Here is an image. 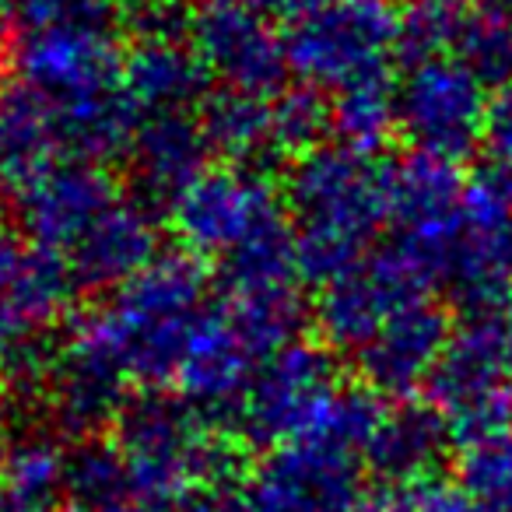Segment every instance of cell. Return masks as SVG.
Returning <instances> with one entry per match:
<instances>
[{
    "label": "cell",
    "mask_w": 512,
    "mask_h": 512,
    "mask_svg": "<svg viewBox=\"0 0 512 512\" xmlns=\"http://www.w3.org/2000/svg\"><path fill=\"white\" fill-rule=\"evenodd\" d=\"M344 393L334 351L295 337L260 362L232 425L267 449L316 439L334 421Z\"/></svg>",
    "instance_id": "cell-8"
},
{
    "label": "cell",
    "mask_w": 512,
    "mask_h": 512,
    "mask_svg": "<svg viewBox=\"0 0 512 512\" xmlns=\"http://www.w3.org/2000/svg\"><path fill=\"white\" fill-rule=\"evenodd\" d=\"M495 320H498V327H502V337H505V344H509V355H512V288L505 292L502 306L495 309Z\"/></svg>",
    "instance_id": "cell-28"
},
{
    "label": "cell",
    "mask_w": 512,
    "mask_h": 512,
    "mask_svg": "<svg viewBox=\"0 0 512 512\" xmlns=\"http://www.w3.org/2000/svg\"><path fill=\"white\" fill-rule=\"evenodd\" d=\"M481 0H404L400 4V50L407 60L456 57Z\"/></svg>",
    "instance_id": "cell-20"
},
{
    "label": "cell",
    "mask_w": 512,
    "mask_h": 512,
    "mask_svg": "<svg viewBox=\"0 0 512 512\" xmlns=\"http://www.w3.org/2000/svg\"><path fill=\"white\" fill-rule=\"evenodd\" d=\"M64 495L67 512H176V505L148 495L141 484L130 481L109 442L71 456Z\"/></svg>",
    "instance_id": "cell-19"
},
{
    "label": "cell",
    "mask_w": 512,
    "mask_h": 512,
    "mask_svg": "<svg viewBox=\"0 0 512 512\" xmlns=\"http://www.w3.org/2000/svg\"><path fill=\"white\" fill-rule=\"evenodd\" d=\"M207 299L193 256H155L144 271L92 306L50 362V404L64 425L116 421L130 390L172 386Z\"/></svg>",
    "instance_id": "cell-1"
},
{
    "label": "cell",
    "mask_w": 512,
    "mask_h": 512,
    "mask_svg": "<svg viewBox=\"0 0 512 512\" xmlns=\"http://www.w3.org/2000/svg\"><path fill=\"white\" fill-rule=\"evenodd\" d=\"M435 292L439 288L400 249H372L348 271L323 281L320 306H316L323 344L337 358L355 362L393 316L414 302L432 299Z\"/></svg>",
    "instance_id": "cell-12"
},
{
    "label": "cell",
    "mask_w": 512,
    "mask_h": 512,
    "mask_svg": "<svg viewBox=\"0 0 512 512\" xmlns=\"http://www.w3.org/2000/svg\"><path fill=\"white\" fill-rule=\"evenodd\" d=\"M498 4H502V8H505V11H509V15H512V0H498Z\"/></svg>",
    "instance_id": "cell-30"
},
{
    "label": "cell",
    "mask_w": 512,
    "mask_h": 512,
    "mask_svg": "<svg viewBox=\"0 0 512 512\" xmlns=\"http://www.w3.org/2000/svg\"><path fill=\"white\" fill-rule=\"evenodd\" d=\"M365 512H404V505H400V491H379L376 498H369Z\"/></svg>",
    "instance_id": "cell-27"
},
{
    "label": "cell",
    "mask_w": 512,
    "mask_h": 512,
    "mask_svg": "<svg viewBox=\"0 0 512 512\" xmlns=\"http://www.w3.org/2000/svg\"><path fill=\"white\" fill-rule=\"evenodd\" d=\"M453 446L446 421L428 400H390L365 453V470L383 491H414L435 481Z\"/></svg>",
    "instance_id": "cell-18"
},
{
    "label": "cell",
    "mask_w": 512,
    "mask_h": 512,
    "mask_svg": "<svg viewBox=\"0 0 512 512\" xmlns=\"http://www.w3.org/2000/svg\"><path fill=\"white\" fill-rule=\"evenodd\" d=\"M186 43L193 46L214 88L249 95L285 92V32L271 15L246 0H197L183 15Z\"/></svg>",
    "instance_id": "cell-13"
},
{
    "label": "cell",
    "mask_w": 512,
    "mask_h": 512,
    "mask_svg": "<svg viewBox=\"0 0 512 512\" xmlns=\"http://www.w3.org/2000/svg\"><path fill=\"white\" fill-rule=\"evenodd\" d=\"M197 512H200V509H197Z\"/></svg>",
    "instance_id": "cell-33"
},
{
    "label": "cell",
    "mask_w": 512,
    "mask_h": 512,
    "mask_svg": "<svg viewBox=\"0 0 512 512\" xmlns=\"http://www.w3.org/2000/svg\"><path fill=\"white\" fill-rule=\"evenodd\" d=\"M71 288L43 256L0 221V365L18 358L64 309Z\"/></svg>",
    "instance_id": "cell-17"
},
{
    "label": "cell",
    "mask_w": 512,
    "mask_h": 512,
    "mask_svg": "<svg viewBox=\"0 0 512 512\" xmlns=\"http://www.w3.org/2000/svg\"><path fill=\"white\" fill-rule=\"evenodd\" d=\"M449 337V316L432 295L393 316L351 365L362 376V386L383 393L386 400H414V393L428 390L432 383Z\"/></svg>",
    "instance_id": "cell-16"
},
{
    "label": "cell",
    "mask_w": 512,
    "mask_h": 512,
    "mask_svg": "<svg viewBox=\"0 0 512 512\" xmlns=\"http://www.w3.org/2000/svg\"><path fill=\"white\" fill-rule=\"evenodd\" d=\"M214 425L218 421L179 397H141L116 414L109 446L130 481L179 509L218 477L221 432Z\"/></svg>",
    "instance_id": "cell-7"
},
{
    "label": "cell",
    "mask_w": 512,
    "mask_h": 512,
    "mask_svg": "<svg viewBox=\"0 0 512 512\" xmlns=\"http://www.w3.org/2000/svg\"><path fill=\"white\" fill-rule=\"evenodd\" d=\"M484 151L491 155L495 169L512 172V85L491 95L488 127H484Z\"/></svg>",
    "instance_id": "cell-25"
},
{
    "label": "cell",
    "mask_w": 512,
    "mask_h": 512,
    "mask_svg": "<svg viewBox=\"0 0 512 512\" xmlns=\"http://www.w3.org/2000/svg\"><path fill=\"white\" fill-rule=\"evenodd\" d=\"M362 456L327 439L288 442L267 456L207 512H365Z\"/></svg>",
    "instance_id": "cell-9"
},
{
    "label": "cell",
    "mask_w": 512,
    "mask_h": 512,
    "mask_svg": "<svg viewBox=\"0 0 512 512\" xmlns=\"http://www.w3.org/2000/svg\"><path fill=\"white\" fill-rule=\"evenodd\" d=\"M456 57L488 88L512 85V15L498 0H481Z\"/></svg>",
    "instance_id": "cell-22"
},
{
    "label": "cell",
    "mask_w": 512,
    "mask_h": 512,
    "mask_svg": "<svg viewBox=\"0 0 512 512\" xmlns=\"http://www.w3.org/2000/svg\"><path fill=\"white\" fill-rule=\"evenodd\" d=\"M8 25H4V18H0V67L4 64H11V57H15V53H11V36H8Z\"/></svg>",
    "instance_id": "cell-29"
},
{
    "label": "cell",
    "mask_w": 512,
    "mask_h": 512,
    "mask_svg": "<svg viewBox=\"0 0 512 512\" xmlns=\"http://www.w3.org/2000/svg\"><path fill=\"white\" fill-rule=\"evenodd\" d=\"M123 60L127 50H120L109 25L29 32L18 39V85L36 95L71 158L102 162L127 151L130 102Z\"/></svg>",
    "instance_id": "cell-4"
},
{
    "label": "cell",
    "mask_w": 512,
    "mask_h": 512,
    "mask_svg": "<svg viewBox=\"0 0 512 512\" xmlns=\"http://www.w3.org/2000/svg\"><path fill=\"white\" fill-rule=\"evenodd\" d=\"M467 183L456 162L418 151L390 165V246L400 249L435 288L460 228Z\"/></svg>",
    "instance_id": "cell-14"
},
{
    "label": "cell",
    "mask_w": 512,
    "mask_h": 512,
    "mask_svg": "<svg viewBox=\"0 0 512 512\" xmlns=\"http://www.w3.org/2000/svg\"><path fill=\"white\" fill-rule=\"evenodd\" d=\"M186 256L211 264L221 295L302 299V260L285 190L246 165H207L169 200Z\"/></svg>",
    "instance_id": "cell-3"
},
{
    "label": "cell",
    "mask_w": 512,
    "mask_h": 512,
    "mask_svg": "<svg viewBox=\"0 0 512 512\" xmlns=\"http://www.w3.org/2000/svg\"><path fill=\"white\" fill-rule=\"evenodd\" d=\"M288 74L327 106L397 88L400 8L390 0H316L285 25Z\"/></svg>",
    "instance_id": "cell-6"
},
{
    "label": "cell",
    "mask_w": 512,
    "mask_h": 512,
    "mask_svg": "<svg viewBox=\"0 0 512 512\" xmlns=\"http://www.w3.org/2000/svg\"><path fill=\"white\" fill-rule=\"evenodd\" d=\"M246 4H253L256 11H264V15H271L274 22H278V18L292 22L295 15H302L306 8H313L316 0H246Z\"/></svg>",
    "instance_id": "cell-26"
},
{
    "label": "cell",
    "mask_w": 512,
    "mask_h": 512,
    "mask_svg": "<svg viewBox=\"0 0 512 512\" xmlns=\"http://www.w3.org/2000/svg\"><path fill=\"white\" fill-rule=\"evenodd\" d=\"M456 484L481 512H512V432L463 446Z\"/></svg>",
    "instance_id": "cell-23"
},
{
    "label": "cell",
    "mask_w": 512,
    "mask_h": 512,
    "mask_svg": "<svg viewBox=\"0 0 512 512\" xmlns=\"http://www.w3.org/2000/svg\"><path fill=\"white\" fill-rule=\"evenodd\" d=\"M0 432H4V414H0Z\"/></svg>",
    "instance_id": "cell-31"
},
{
    "label": "cell",
    "mask_w": 512,
    "mask_h": 512,
    "mask_svg": "<svg viewBox=\"0 0 512 512\" xmlns=\"http://www.w3.org/2000/svg\"><path fill=\"white\" fill-rule=\"evenodd\" d=\"M169 4H176V0H169Z\"/></svg>",
    "instance_id": "cell-32"
},
{
    "label": "cell",
    "mask_w": 512,
    "mask_h": 512,
    "mask_svg": "<svg viewBox=\"0 0 512 512\" xmlns=\"http://www.w3.org/2000/svg\"><path fill=\"white\" fill-rule=\"evenodd\" d=\"M491 92L460 57L407 60L397 78V130L418 155L467 158L484 144Z\"/></svg>",
    "instance_id": "cell-11"
},
{
    "label": "cell",
    "mask_w": 512,
    "mask_h": 512,
    "mask_svg": "<svg viewBox=\"0 0 512 512\" xmlns=\"http://www.w3.org/2000/svg\"><path fill=\"white\" fill-rule=\"evenodd\" d=\"M271 351L267 341L253 334L225 302H211L183 351V362L172 379L179 400L204 411L207 418L232 425L256 369Z\"/></svg>",
    "instance_id": "cell-15"
},
{
    "label": "cell",
    "mask_w": 512,
    "mask_h": 512,
    "mask_svg": "<svg viewBox=\"0 0 512 512\" xmlns=\"http://www.w3.org/2000/svg\"><path fill=\"white\" fill-rule=\"evenodd\" d=\"M116 0H0V18L18 36L50 29H88L109 25Z\"/></svg>",
    "instance_id": "cell-24"
},
{
    "label": "cell",
    "mask_w": 512,
    "mask_h": 512,
    "mask_svg": "<svg viewBox=\"0 0 512 512\" xmlns=\"http://www.w3.org/2000/svg\"><path fill=\"white\" fill-rule=\"evenodd\" d=\"M285 204L302 274L323 285L369 256L390 228V165L337 137L313 144L292 162Z\"/></svg>",
    "instance_id": "cell-5"
},
{
    "label": "cell",
    "mask_w": 512,
    "mask_h": 512,
    "mask_svg": "<svg viewBox=\"0 0 512 512\" xmlns=\"http://www.w3.org/2000/svg\"><path fill=\"white\" fill-rule=\"evenodd\" d=\"M15 197L22 235L71 292H113L158 256L148 204L102 162L64 158Z\"/></svg>",
    "instance_id": "cell-2"
},
{
    "label": "cell",
    "mask_w": 512,
    "mask_h": 512,
    "mask_svg": "<svg viewBox=\"0 0 512 512\" xmlns=\"http://www.w3.org/2000/svg\"><path fill=\"white\" fill-rule=\"evenodd\" d=\"M425 393L460 449L512 432V355L495 313L453 330Z\"/></svg>",
    "instance_id": "cell-10"
},
{
    "label": "cell",
    "mask_w": 512,
    "mask_h": 512,
    "mask_svg": "<svg viewBox=\"0 0 512 512\" xmlns=\"http://www.w3.org/2000/svg\"><path fill=\"white\" fill-rule=\"evenodd\" d=\"M71 456L53 439H22L0 460V491L25 498V502L50 505L60 491H67Z\"/></svg>",
    "instance_id": "cell-21"
}]
</instances>
